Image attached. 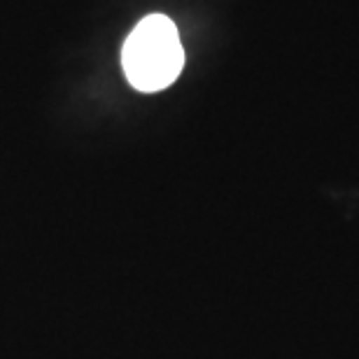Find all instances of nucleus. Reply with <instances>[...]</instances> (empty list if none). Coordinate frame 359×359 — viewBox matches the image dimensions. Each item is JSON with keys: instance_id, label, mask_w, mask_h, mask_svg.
Returning a JSON list of instances; mask_svg holds the SVG:
<instances>
[{"instance_id": "obj_1", "label": "nucleus", "mask_w": 359, "mask_h": 359, "mask_svg": "<svg viewBox=\"0 0 359 359\" xmlns=\"http://www.w3.org/2000/svg\"><path fill=\"white\" fill-rule=\"evenodd\" d=\"M121 63L126 80L138 91L154 93L170 87L184 66L177 26L166 14H149L126 38Z\"/></svg>"}]
</instances>
